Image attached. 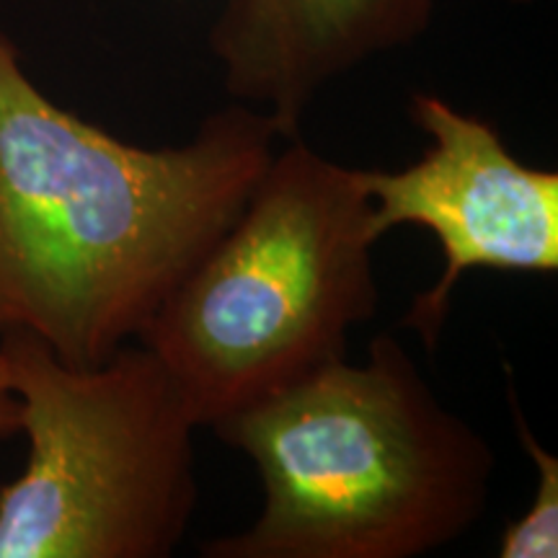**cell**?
Wrapping results in <instances>:
<instances>
[{
  "mask_svg": "<svg viewBox=\"0 0 558 558\" xmlns=\"http://www.w3.org/2000/svg\"><path fill=\"white\" fill-rule=\"evenodd\" d=\"M505 3H514V5H527V3H535V0H505Z\"/></svg>",
  "mask_w": 558,
  "mask_h": 558,
  "instance_id": "obj_9",
  "label": "cell"
},
{
  "mask_svg": "<svg viewBox=\"0 0 558 558\" xmlns=\"http://www.w3.org/2000/svg\"><path fill=\"white\" fill-rule=\"evenodd\" d=\"M409 114L429 148L399 171L360 169V184L380 239L416 226L439 243L442 271L401 318L424 347L437 349L463 275H556L558 171L522 163L492 122L442 96L414 94Z\"/></svg>",
  "mask_w": 558,
  "mask_h": 558,
  "instance_id": "obj_5",
  "label": "cell"
},
{
  "mask_svg": "<svg viewBox=\"0 0 558 558\" xmlns=\"http://www.w3.org/2000/svg\"><path fill=\"white\" fill-rule=\"evenodd\" d=\"M509 409H512L514 432L520 448L535 465V492L530 497L525 512L501 530L499 558H556L558 556V458L535 437L527 427L518 396L509 390Z\"/></svg>",
  "mask_w": 558,
  "mask_h": 558,
  "instance_id": "obj_7",
  "label": "cell"
},
{
  "mask_svg": "<svg viewBox=\"0 0 558 558\" xmlns=\"http://www.w3.org/2000/svg\"><path fill=\"white\" fill-rule=\"evenodd\" d=\"M282 140L235 101L177 148L124 143L47 99L0 32V333L83 369L140 341Z\"/></svg>",
  "mask_w": 558,
  "mask_h": 558,
  "instance_id": "obj_1",
  "label": "cell"
},
{
  "mask_svg": "<svg viewBox=\"0 0 558 558\" xmlns=\"http://www.w3.org/2000/svg\"><path fill=\"white\" fill-rule=\"evenodd\" d=\"M254 463L264 507L205 558H416L463 538L492 497V445L378 333L367 360L316 369L215 424Z\"/></svg>",
  "mask_w": 558,
  "mask_h": 558,
  "instance_id": "obj_2",
  "label": "cell"
},
{
  "mask_svg": "<svg viewBox=\"0 0 558 558\" xmlns=\"http://www.w3.org/2000/svg\"><path fill=\"white\" fill-rule=\"evenodd\" d=\"M16 432H21V407L16 393L9 386L3 360H0V439L16 435Z\"/></svg>",
  "mask_w": 558,
  "mask_h": 558,
  "instance_id": "obj_8",
  "label": "cell"
},
{
  "mask_svg": "<svg viewBox=\"0 0 558 558\" xmlns=\"http://www.w3.org/2000/svg\"><path fill=\"white\" fill-rule=\"evenodd\" d=\"M380 233L360 169L303 137L277 145L246 205L143 331L199 427L347 357L375 318Z\"/></svg>",
  "mask_w": 558,
  "mask_h": 558,
  "instance_id": "obj_3",
  "label": "cell"
},
{
  "mask_svg": "<svg viewBox=\"0 0 558 558\" xmlns=\"http://www.w3.org/2000/svg\"><path fill=\"white\" fill-rule=\"evenodd\" d=\"M29 460L0 488V558H169L199 501V429L156 352L130 341L70 367L24 331L0 333Z\"/></svg>",
  "mask_w": 558,
  "mask_h": 558,
  "instance_id": "obj_4",
  "label": "cell"
},
{
  "mask_svg": "<svg viewBox=\"0 0 558 558\" xmlns=\"http://www.w3.org/2000/svg\"><path fill=\"white\" fill-rule=\"evenodd\" d=\"M432 13L435 0H222L209 52L228 94L267 111L288 140L320 90L409 47Z\"/></svg>",
  "mask_w": 558,
  "mask_h": 558,
  "instance_id": "obj_6",
  "label": "cell"
}]
</instances>
